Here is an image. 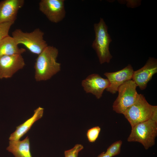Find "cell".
<instances>
[{"mask_svg": "<svg viewBox=\"0 0 157 157\" xmlns=\"http://www.w3.org/2000/svg\"><path fill=\"white\" fill-rule=\"evenodd\" d=\"M137 86L132 79L125 82L118 88V96L113 105V110L119 114H123L135 101L139 94Z\"/></svg>", "mask_w": 157, "mask_h": 157, "instance_id": "6", "label": "cell"}, {"mask_svg": "<svg viewBox=\"0 0 157 157\" xmlns=\"http://www.w3.org/2000/svg\"><path fill=\"white\" fill-rule=\"evenodd\" d=\"M123 114L132 128L150 119H157V106L150 104L143 95L139 94L135 102Z\"/></svg>", "mask_w": 157, "mask_h": 157, "instance_id": "2", "label": "cell"}, {"mask_svg": "<svg viewBox=\"0 0 157 157\" xmlns=\"http://www.w3.org/2000/svg\"><path fill=\"white\" fill-rule=\"evenodd\" d=\"M97 157H112L110 155L103 152L99 155Z\"/></svg>", "mask_w": 157, "mask_h": 157, "instance_id": "21", "label": "cell"}, {"mask_svg": "<svg viewBox=\"0 0 157 157\" xmlns=\"http://www.w3.org/2000/svg\"><path fill=\"white\" fill-rule=\"evenodd\" d=\"M24 3V0H4L0 1V23L15 22L18 11Z\"/></svg>", "mask_w": 157, "mask_h": 157, "instance_id": "12", "label": "cell"}, {"mask_svg": "<svg viewBox=\"0 0 157 157\" xmlns=\"http://www.w3.org/2000/svg\"><path fill=\"white\" fill-rule=\"evenodd\" d=\"M25 51V49L19 48L14 38L9 35L0 42V58L5 56L22 54Z\"/></svg>", "mask_w": 157, "mask_h": 157, "instance_id": "15", "label": "cell"}, {"mask_svg": "<svg viewBox=\"0 0 157 157\" xmlns=\"http://www.w3.org/2000/svg\"><path fill=\"white\" fill-rule=\"evenodd\" d=\"M25 65L21 54L5 56L0 58V79L11 77Z\"/></svg>", "mask_w": 157, "mask_h": 157, "instance_id": "8", "label": "cell"}, {"mask_svg": "<svg viewBox=\"0 0 157 157\" xmlns=\"http://www.w3.org/2000/svg\"><path fill=\"white\" fill-rule=\"evenodd\" d=\"M128 1H127L126 5L128 7H130L131 8H135L136 7L138 6H139L140 4L141 1H131L128 0Z\"/></svg>", "mask_w": 157, "mask_h": 157, "instance_id": "20", "label": "cell"}, {"mask_svg": "<svg viewBox=\"0 0 157 157\" xmlns=\"http://www.w3.org/2000/svg\"><path fill=\"white\" fill-rule=\"evenodd\" d=\"M94 29L95 37L92 47L95 51L101 64L109 63L113 58L109 49L112 40L103 18H100L99 22L94 24Z\"/></svg>", "mask_w": 157, "mask_h": 157, "instance_id": "3", "label": "cell"}, {"mask_svg": "<svg viewBox=\"0 0 157 157\" xmlns=\"http://www.w3.org/2000/svg\"><path fill=\"white\" fill-rule=\"evenodd\" d=\"M12 35L18 45H24L33 54L39 55L48 46L44 38V32L39 28L29 33L17 29L12 32Z\"/></svg>", "mask_w": 157, "mask_h": 157, "instance_id": "5", "label": "cell"}, {"mask_svg": "<svg viewBox=\"0 0 157 157\" xmlns=\"http://www.w3.org/2000/svg\"><path fill=\"white\" fill-rule=\"evenodd\" d=\"M58 53L56 47L48 45L38 55L34 66L36 81L48 80L60 71L61 64L57 61Z\"/></svg>", "mask_w": 157, "mask_h": 157, "instance_id": "1", "label": "cell"}, {"mask_svg": "<svg viewBox=\"0 0 157 157\" xmlns=\"http://www.w3.org/2000/svg\"><path fill=\"white\" fill-rule=\"evenodd\" d=\"M157 135V119H151L131 128L127 141L139 142L147 150L155 144Z\"/></svg>", "mask_w": 157, "mask_h": 157, "instance_id": "4", "label": "cell"}, {"mask_svg": "<svg viewBox=\"0 0 157 157\" xmlns=\"http://www.w3.org/2000/svg\"><path fill=\"white\" fill-rule=\"evenodd\" d=\"M44 108L39 107L34 110L33 116L24 122L16 127V130L11 134L9 138L10 140H18L30 130L33 124L43 116Z\"/></svg>", "mask_w": 157, "mask_h": 157, "instance_id": "13", "label": "cell"}, {"mask_svg": "<svg viewBox=\"0 0 157 157\" xmlns=\"http://www.w3.org/2000/svg\"><path fill=\"white\" fill-rule=\"evenodd\" d=\"M122 143L121 140L115 142L108 147L106 152L112 157L118 155L120 152Z\"/></svg>", "mask_w": 157, "mask_h": 157, "instance_id": "16", "label": "cell"}, {"mask_svg": "<svg viewBox=\"0 0 157 157\" xmlns=\"http://www.w3.org/2000/svg\"><path fill=\"white\" fill-rule=\"evenodd\" d=\"M14 22H9L0 23V42L9 35L10 28Z\"/></svg>", "mask_w": 157, "mask_h": 157, "instance_id": "18", "label": "cell"}, {"mask_svg": "<svg viewBox=\"0 0 157 157\" xmlns=\"http://www.w3.org/2000/svg\"><path fill=\"white\" fill-rule=\"evenodd\" d=\"M64 0H41L39 9L51 22L57 23L65 17L66 11Z\"/></svg>", "mask_w": 157, "mask_h": 157, "instance_id": "7", "label": "cell"}, {"mask_svg": "<svg viewBox=\"0 0 157 157\" xmlns=\"http://www.w3.org/2000/svg\"><path fill=\"white\" fill-rule=\"evenodd\" d=\"M134 71L131 65L129 64L118 71L104 73V75L110 83L109 86L106 89V91L112 94H115L120 86L126 81L132 79Z\"/></svg>", "mask_w": 157, "mask_h": 157, "instance_id": "11", "label": "cell"}, {"mask_svg": "<svg viewBox=\"0 0 157 157\" xmlns=\"http://www.w3.org/2000/svg\"><path fill=\"white\" fill-rule=\"evenodd\" d=\"M157 72V60L150 57L141 68L134 71L132 80L141 90L146 88L148 82Z\"/></svg>", "mask_w": 157, "mask_h": 157, "instance_id": "9", "label": "cell"}, {"mask_svg": "<svg viewBox=\"0 0 157 157\" xmlns=\"http://www.w3.org/2000/svg\"><path fill=\"white\" fill-rule=\"evenodd\" d=\"M83 148L82 145L77 144L72 149L65 151V157H78V153Z\"/></svg>", "mask_w": 157, "mask_h": 157, "instance_id": "19", "label": "cell"}, {"mask_svg": "<svg viewBox=\"0 0 157 157\" xmlns=\"http://www.w3.org/2000/svg\"><path fill=\"white\" fill-rule=\"evenodd\" d=\"M6 150L12 153L15 157H32L29 138L28 136L22 141L10 140Z\"/></svg>", "mask_w": 157, "mask_h": 157, "instance_id": "14", "label": "cell"}, {"mask_svg": "<svg viewBox=\"0 0 157 157\" xmlns=\"http://www.w3.org/2000/svg\"><path fill=\"white\" fill-rule=\"evenodd\" d=\"M107 78H104L97 74H92L83 80L81 85L86 93H90L99 99L102 96L104 90L110 86Z\"/></svg>", "mask_w": 157, "mask_h": 157, "instance_id": "10", "label": "cell"}, {"mask_svg": "<svg viewBox=\"0 0 157 157\" xmlns=\"http://www.w3.org/2000/svg\"><path fill=\"white\" fill-rule=\"evenodd\" d=\"M101 131V128L96 126L88 129L87 133V136L89 142H94L98 138Z\"/></svg>", "mask_w": 157, "mask_h": 157, "instance_id": "17", "label": "cell"}]
</instances>
